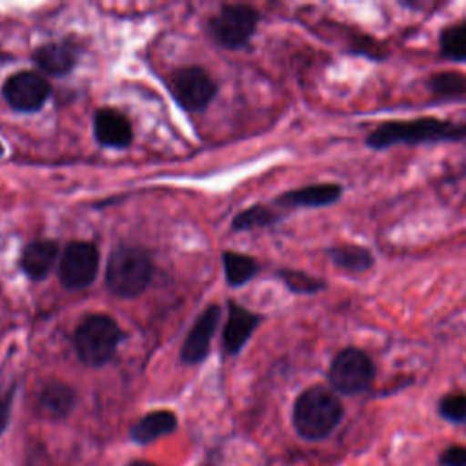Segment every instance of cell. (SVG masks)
<instances>
[{
    "label": "cell",
    "mask_w": 466,
    "mask_h": 466,
    "mask_svg": "<svg viewBox=\"0 0 466 466\" xmlns=\"http://www.w3.org/2000/svg\"><path fill=\"white\" fill-rule=\"evenodd\" d=\"M466 138V122H451L435 116L411 120H386L371 129L364 142L373 151H382L399 144H437L461 142Z\"/></svg>",
    "instance_id": "obj_1"
},
{
    "label": "cell",
    "mask_w": 466,
    "mask_h": 466,
    "mask_svg": "<svg viewBox=\"0 0 466 466\" xmlns=\"http://www.w3.org/2000/svg\"><path fill=\"white\" fill-rule=\"evenodd\" d=\"M344 417V406L333 390L311 386L293 402L291 420L295 431L306 441L329 437Z\"/></svg>",
    "instance_id": "obj_2"
},
{
    "label": "cell",
    "mask_w": 466,
    "mask_h": 466,
    "mask_svg": "<svg viewBox=\"0 0 466 466\" xmlns=\"http://www.w3.org/2000/svg\"><path fill=\"white\" fill-rule=\"evenodd\" d=\"M153 262L140 248H118L111 253L106 268V284L118 297H137L151 282Z\"/></svg>",
    "instance_id": "obj_3"
},
{
    "label": "cell",
    "mask_w": 466,
    "mask_h": 466,
    "mask_svg": "<svg viewBox=\"0 0 466 466\" xmlns=\"http://www.w3.org/2000/svg\"><path fill=\"white\" fill-rule=\"evenodd\" d=\"M120 340L122 331L118 324L102 313L86 317L73 337L76 355L87 366L106 364L115 355Z\"/></svg>",
    "instance_id": "obj_4"
},
{
    "label": "cell",
    "mask_w": 466,
    "mask_h": 466,
    "mask_svg": "<svg viewBox=\"0 0 466 466\" xmlns=\"http://www.w3.org/2000/svg\"><path fill=\"white\" fill-rule=\"evenodd\" d=\"M377 368L373 359L357 346L342 348L331 360L328 380L340 395H360L373 384Z\"/></svg>",
    "instance_id": "obj_5"
},
{
    "label": "cell",
    "mask_w": 466,
    "mask_h": 466,
    "mask_svg": "<svg viewBox=\"0 0 466 466\" xmlns=\"http://www.w3.org/2000/svg\"><path fill=\"white\" fill-rule=\"evenodd\" d=\"M258 15L251 5L231 4L224 5L209 22L213 38L226 49H238L253 36Z\"/></svg>",
    "instance_id": "obj_6"
},
{
    "label": "cell",
    "mask_w": 466,
    "mask_h": 466,
    "mask_svg": "<svg viewBox=\"0 0 466 466\" xmlns=\"http://www.w3.org/2000/svg\"><path fill=\"white\" fill-rule=\"evenodd\" d=\"M98 271V249L91 242H71L60 258V280L67 289L89 286Z\"/></svg>",
    "instance_id": "obj_7"
},
{
    "label": "cell",
    "mask_w": 466,
    "mask_h": 466,
    "mask_svg": "<svg viewBox=\"0 0 466 466\" xmlns=\"http://www.w3.org/2000/svg\"><path fill=\"white\" fill-rule=\"evenodd\" d=\"M169 86L175 100L187 111H200L208 107L217 93L215 82L200 67L178 69L171 76Z\"/></svg>",
    "instance_id": "obj_8"
},
{
    "label": "cell",
    "mask_w": 466,
    "mask_h": 466,
    "mask_svg": "<svg viewBox=\"0 0 466 466\" xmlns=\"http://www.w3.org/2000/svg\"><path fill=\"white\" fill-rule=\"evenodd\" d=\"M5 102L24 113L38 111L47 100L51 87L49 82L36 71H18L4 82Z\"/></svg>",
    "instance_id": "obj_9"
},
{
    "label": "cell",
    "mask_w": 466,
    "mask_h": 466,
    "mask_svg": "<svg viewBox=\"0 0 466 466\" xmlns=\"http://www.w3.org/2000/svg\"><path fill=\"white\" fill-rule=\"evenodd\" d=\"M218 320H220V308L217 304H209L195 320L193 328L189 329L182 344V350H180L182 362L198 364L200 360L206 359L209 351V342L217 329Z\"/></svg>",
    "instance_id": "obj_10"
},
{
    "label": "cell",
    "mask_w": 466,
    "mask_h": 466,
    "mask_svg": "<svg viewBox=\"0 0 466 466\" xmlns=\"http://www.w3.org/2000/svg\"><path fill=\"white\" fill-rule=\"evenodd\" d=\"M342 191V186L335 182L311 184L282 193L280 197H277L275 204L284 208H326L339 202Z\"/></svg>",
    "instance_id": "obj_11"
},
{
    "label": "cell",
    "mask_w": 466,
    "mask_h": 466,
    "mask_svg": "<svg viewBox=\"0 0 466 466\" xmlns=\"http://www.w3.org/2000/svg\"><path fill=\"white\" fill-rule=\"evenodd\" d=\"M258 322H260L258 315L231 302L229 311H228V320L224 326V333H222L224 350L229 355L238 353L242 350V346L248 342V339L251 337L253 329L258 326Z\"/></svg>",
    "instance_id": "obj_12"
},
{
    "label": "cell",
    "mask_w": 466,
    "mask_h": 466,
    "mask_svg": "<svg viewBox=\"0 0 466 466\" xmlns=\"http://www.w3.org/2000/svg\"><path fill=\"white\" fill-rule=\"evenodd\" d=\"M95 137L107 147H126L133 138L129 120L116 109H98L95 113Z\"/></svg>",
    "instance_id": "obj_13"
},
{
    "label": "cell",
    "mask_w": 466,
    "mask_h": 466,
    "mask_svg": "<svg viewBox=\"0 0 466 466\" xmlns=\"http://www.w3.org/2000/svg\"><path fill=\"white\" fill-rule=\"evenodd\" d=\"M56 255L58 244L55 240H33L22 251L20 268L29 279L40 280L51 271Z\"/></svg>",
    "instance_id": "obj_14"
},
{
    "label": "cell",
    "mask_w": 466,
    "mask_h": 466,
    "mask_svg": "<svg viewBox=\"0 0 466 466\" xmlns=\"http://www.w3.org/2000/svg\"><path fill=\"white\" fill-rule=\"evenodd\" d=\"M73 404H75V391L62 382L46 384L40 390L38 400H36L38 413L51 420L64 419L71 411Z\"/></svg>",
    "instance_id": "obj_15"
},
{
    "label": "cell",
    "mask_w": 466,
    "mask_h": 466,
    "mask_svg": "<svg viewBox=\"0 0 466 466\" xmlns=\"http://www.w3.org/2000/svg\"><path fill=\"white\" fill-rule=\"evenodd\" d=\"M35 64L40 67V71L62 76L67 75L75 67V53L66 44H44L33 53Z\"/></svg>",
    "instance_id": "obj_16"
},
{
    "label": "cell",
    "mask_w": 466,
    "mask_h": 466,
    "mask_svg": "<svg viewBox=\"0 0 466 466\" xmlns=\"http://www.w3.org/2000/svg\"><path fill=\"white\" fill-rule=\"evenodd\" d=\"M329 260L350 273H364L375 266V255L370 248L359 244H342L331 246L326 249Z\"/></svg>",
    "instance_id": "obj_17"
},
{
    "label": "cell",
    "mask_w": 466,
    "mask_h": 466,
    "mask_svg": "<svg viewBox=\"0 0 466 466\" xmlns=\"http://www.w3.org/2000/svg\"><path fill=\"white\" fill-rule=\"evenodd\" d=\"M177 428V417L173 411L167 410H157L147 415H144L133 428H131V439L137 444H147L162 435L171 433Z\"/></svg>",
    "instance_id": "obj_18"
},
{
    "label": "cell",
    "mask_w": 466,
    "mask_h": 466,
    "mask_svg": "<svg viewBox=\"0 0 466 466\" xmlns=\"http://www.w3.org/2000/svg\"><path fill=\"white\" fill-rule=\"evenodd\" d=\"M439 53L451 62H466V20L444 25L439 33Z\"/></svg>",
    "instance_id": "obj_19"
},
{
    "label": "cell",
    "mask_w": 466,
    "mask_h": 466,
    "mask_svg": "<svg viewBox=\"0 0 466 466\" xmlns=\"http://www.w3.org/2000/svg\"><path fill=\"white\" fill-rule=\"evenodd\" d=\"M426 87L439 98H461L466 95V75L455 69L435 71L426 78Z\"/></svg>",
    "instance_id": "obj_20"
},
{
    "label": "cell",
    "mask_w": 466,
    "mask_h": 466,
    "mask_svg": "<svg viewBox=\"0 0 466 466\" xmlns=\"http://www.w3.org/2000/svg\"><path fill=\"white\" fill-rule=\"evenodd\" d=\"M224 262V271H226V280L231 286H242L248 280H251L258 273V264L255 258L235 253V251H226L222 255Z\"/></svg>",
    "instance_id": "obj_21"
},
{
    "label": "cell",
    "mask_w": 466,
    "mask_h": 466,
    "mask_svg": "<svg viewBox=\"0 0 466 466\" xmlns=\"http://www.w3.org/2000/svg\"><path fill=\"white\" fill-rule=\"evenodd\" d=\"M279 279L286 284V288L299 295H315L326 288V282L322 279H317L309 273L297 271V269H279Z\"/></svg>",
    "instance_id": "obj_22"
},
{
    "label": "cell",
    "mask_w": 466,
    "mask_h": 466,
    "mask_svg": "<svg viewBox=\"0 0 466 466\" xmlns=\"http://www.w3.org/2000/svg\"><path fill=\"white\" fill-rule=\"evenodd\" d=\"M279 220V215L262 204L251 206L244 211H240L235 218H233V229L238 231H248V229H255V228H264L269 224H275Z\"/></svg>",
    "instance_id": "obj_23"
},
{
    "label": "cell",
    "mask_w": 466,
    "mask_h": 466,
    "mask_svg": "<svg viewBox=\"0 0 466 466\" xmlns=\"http://www.w3.org/2000/svg\"><path fill=\"white\" fill-rule=\"evenodd\" d=\"M439 415L450 422H464L466 420V393L450 391L439 400Z\"/></svg>",
    "instance_id": "obj_24"
},
{
    "label": "cell",
    "mask_w": 466,
    "mask_h": 466,
    "mask_svg": "<svg viewBox=\"0 0 466 466\" xmlns=\"http://www.w3.org/2000/svg\"><path fill=\"white\" fill-rule=\"evenodd\" d=\"M350 49H351V53L360 55V56H368L370 60H384L386 55H388L386 47L380 42H377L375 38L368 36V35L353 36L351 42H350Z\"/></svg>",
    "instance_id": "obj_25"
},
{
    "label": "cell",
    "mask_w": 466,
    "mask_h": 466,
    "mask_svg": "<svg viewBox=\"0 0 466 466\" xmlns=\"http://www.w3.org/2000/svg\"><path fill=\"white\" fill-rule=\"evenodd\" d=\"M439 464L441 466H466V446H461V444L448 446L439 455Z\"/></svg>",
    "instance_id": "obj_26"
},
{
    "label": "cell",
    "mask_w": 466,
    "mask_h": 466,
    "mask_svg": "<svg viewBox=\"0 0 466 466\" xmlns=\"http://www.w3.org/2000/svg\"><path fill=\"white\" fill-rule=\"evenodd\" d=\"M13 395H15V388H11L9 391H5L0 397V433L7 428L9 422V415H11V404H13Z\"/></svg>",
    "instance_id": "obj_27"
},
{
    "label": "cell",
    "mask_w": 466,
    "mask_h": 466,
    "mask_svg": "<svg viewBox=\"0 0 466 466\" xmlns=\"http://www.w3.org/2000/svg\"><path fill=\"white\" fill-rule=\"evenodd\" d=\"M127 466H155V464H151V462H147V461H133V462H129Z\"/></svg>",
    "instance_id": "obj_28"
},
{
    "label": "cell",
    "mask_w": 466,
    "mask_h": 466,
    "mask_svg": "<svg viewBox=\"0 0 466 466\" xmlns=\"http://www.w3.org/2000/svg\"><path fill=\"white\" fill-rule=\"evenodd\" d=\"M2 153H4V147H2V144H0V155H2Z\"/></svg>",
    "instance_id": "obj_29"
}]
</instances>
